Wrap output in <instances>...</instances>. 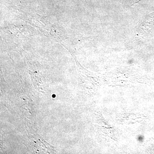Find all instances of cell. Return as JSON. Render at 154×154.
Here are the masks:
<instances>
[{
  "mask_svg": "<svg viewBox=\"0 0 154 154\" xmlns=\"http://www.w3.org/2000/svg\"><path fill=\"white\" fill-rule=\"evenodd\" d=\"M137 139L138 141L142 142L144 140V137L142 135L138 136L137 137Z\"/></svg>",
  "mask_w": 154,
  "mask_h": 154,
  "instance_id": "6da1fadb",
  "label": "cell"
},
{
  "mask_svg": "<svg viewBox=\"0 0 154 154\" xmlns=\"http://www.w3.org/2000/svg\"><path fill=\"white\" fill-rule=\"evenodd\" d=\"M52 96H53V97H54H54H55V95H54V96H53V95Z\"/></svg>",
  "mask_w": 154,
  "mask_h": 154,
  "instance_id": "7a4b0ae2",
  "label": "cell"
}]
</instances>
